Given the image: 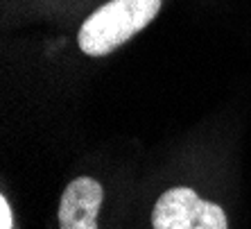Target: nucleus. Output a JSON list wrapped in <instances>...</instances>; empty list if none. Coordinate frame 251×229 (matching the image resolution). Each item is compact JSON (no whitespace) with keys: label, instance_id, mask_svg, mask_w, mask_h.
I'll use <instances>...</instances> for the list:
<instances>
[{"label":"nucleus","instance_id":"obj_4","mask_svg":"<svg viewBox=\"0 0 251 229\" xmlns=\"http://www.w3.org/2000/svg\"><path fill=\"white\" fill-rule=\"evenodd\" d=\"M0 229H18L16 211H14V204L7 191H2L0 195Z\"/></svg>","mask_w":251,"mask_h":229},{"label":"nucleus","instance_id":"obj_2","mask_svg":"<svg viewBox=\"0 0 251 229\" xmlns=\"http://www.w3.org/2000/svg\"><path fill=\"white\" fill-rule=\"evenodd\" d=\"M147 229H231V216L222 200L190 182L161 188L147 206Z\"/></svg>","mask_w":251,"mask_h":229},{"label":"nucleus","instance_id":"obj_1","mask_svg":"<svg viewBox=\"0 0 251 229\" xmlns=\"http://www.w3.org/2000/svg\"><path fill=\"white\" fill-rule=\"evenodd\" d=\"M163 0H109L86 18L77 46L86 57H106L129 43L161 12Z\"/></svg>","mask_w":251,"mask_h":229},{"label":"nucleus","instance_id":"obj_3","mask_svg":"<svg viewBox=\"0 0 251 229\" xmlns=\"http://www.w3.org/2000/svg\"><path fill=\"white\" fill-rule=\"evenodd\" d=\"M109 188L93 172L70 177L57 200V229H106Z\"/></svg>","mask_w":251,"mask_h":229}]
</instances>
